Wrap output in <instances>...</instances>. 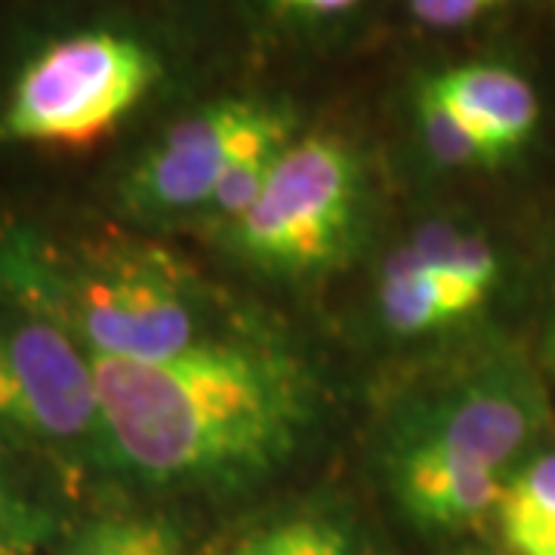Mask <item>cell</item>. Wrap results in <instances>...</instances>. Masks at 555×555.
I'll return each mask as SVG.
<instances>
[{"mask_svg":"<svg viewBox=\"0 0 555 555\" xmlns=\"http://www.w3.org/2000/svg\"><path fill=\"white\" fill-rule=\"evenodd\" d=\"M105 466L164 491H241L312 433L309 364L254 324L164 361L93 358Z\"/></svg>","mask_w":555,"mask_h":555,"instance_id":"cell-1","label":"cell"},{"mask_svg":"<svg viewBox=\"0 0 555 555\" xmlns=\"http://www.w3.org/2000/svg\"><path fill=\"white\" fill-rule=\"evenodd\" d=\"M546 423L550 401L534 367L496 352L401 401L379 436V469L416 531L463 534L494 518L506 478Z\"/></svg>","mask_w":555,"mask_h":555,"instance_id":"cell-2","label":"cell"},{"mask_svg":"<svg viewBox=\"0 0 555 555\" xmlns=\"http://www.w3.org/2000/svg\"><path fill=\"white\" fill-rule=\"evenodd\" d=\"M0 291L62 324L90 358L164 361L244 327L167 247L112 241L56 257L38 241L0 247Z\"/></svg>","mask_w":555,"mask_h":555,"instance_id":"cell-3","label":"cell"},{"mask_svg":"<svg viewBox=\"0 0 555 555\" xmlns=\"http://www.w3.org/2000/svg\"><path fill=\"white\" fill-rule=\"evenodd\" d=\"M367 222V173L334 133L294 137L257 204L219 235L229 254L266 278L312 281L343 269Z\"/></svg>","mask_w":555,"mask_h":555,"instance_id":"cell-4","label":"cell"},{"mask_svg":"<svg viewBox=\"0 0 555 555\" xmlns=\"http://www.w3.org/2000/svg\"><path fill=\"white\" fill-rule=\"evenodd\" d=\"M158 78V56L142 40L115 31L62 38L22 68L0 115V133L31 145H93L145 100Z\"/></svg>","mask_w":555,"mask_h":555,"instance_id":"cell-5","label":"cell"},{"mask_svg":"<svg viewBox=\"0 0 555 555\" xmlns=\"http://www.w3.org/2000/svg\"><path fill=\"white\" fill-rule=\"evenodd\" d=\"M0 433L62 460L105 466L93 358L53 318L0 302Z\"/></svg>","mask_w":555,"mask_h":555,"instance_id":"cell-6","label":"cell"},{"mask_svg":"<svg viewBox=\"0 0 555 555\" xmlns=\"http://www.w3.org/2000/svg\"><path fill=\"white\" fill-rule=\"evenodd\" d=\"M503 266L491 241L454 219H429L383 257L374 284L379 327L398 339L444 334L491 299Z\"/></svg>","mask_w":555,"mask_h":555,"instance_id":"cell-7","label":"cell"},{"mask_svg":"<svg viewBox=\"0 0 555 555\" xmlns=\"http://www.w3.org/2000/svg\"><path fill=\"white\" fill-rule=\"evenodd\" d=\"M294 130L291 112L254 100H219L177 120L137 160L124 201L142 217L204 210L219 179L259 139Z\"/></svg>","mask_w":555,"mask_h":555,"instance_id":"cell-8","label":"cell"},{"mask_svg":"<svg viewBox=\"0 0 555 555\" xmlns=\"http://www.w3.org/2000/svg\"><path fill=\"white\" fill-rule=\"evenodd\" d=\"M426 83L506 155L518 152L537 130L540 102L534 87L513 68L473 62L448 68Z\"/></svg>","mask_w":555,"mask_h":555,"instance_id":"cell-9","label":"cell"},{"mask_svg":"<svg viewBox=\"0 0 555 555\" xmlns=\"http://www.w3.org/2000/svg\"><path fill=\"white\" fill-rule=\"evenodd\" d=\"M491 525L503 555H555V451L518 463Z\"/></svg>","mask_w":555,"mask_h":555,"instance_id":"cell-10","label":"cell"},{"mask_svg":"<svg viewBox=\"0 0 555 555\" xmlns=\"http://www.w3.org/2000/svg\"><path fill=\"white\" fill-rule=\"evenodd\" d=\"M219 555H371V550L346 518L306 506L250 525Z\"/></svg>","mask_w":555,"mask_h":555,"instance_id":"cell-11","label":"cell"},{"mask_svg":"<svg viewBox=\"0 0 555 555\" xmlns=\"http://www.w3.org/2000/svg\"><path fill=\"white\" fill-rule=\"evenodd\" d=\"M189 540L164 509H112L75 528L53 555H185Z\"/></svg>","mask_w":555,"mask_h":555,"instance_id":"cell-12","label":"cell"},{"mask_svg":"<svg viewBox=\"0 0 555 555\" xmlns=\"http://www.w3.org/2000/svg\"><path fill=\"white\" fill-rule=\"evenodd\" d=\"M416 118H420L426 152L441 167L476 170V167H496L509 158L496 142H491L463 118L451 102L441 100L426 80L416 90Z\"/></svg>","mask_w":555,"mask_h":555,"instance_id":"cell-13","label":"cell"},{"mask_svg":"<svg viewBox=\"0 0 555 555\" xmlns=\"http://www.w3.org/2000/svg\"><path fill=\"white\" fill-rule=\"evenodd\" d=\"M291 139H294V130L259 139L257 145H250V149L229 167V173L219 179L217 192L207 201V207L201 210L214 229H219V232L229 229L232 222H238V219L257 204V198L262 195V189H266V182L272 177V167H275L281 149H284Z\"/></svg>","mask_w":555,"mask_h":555,"instance_id":"cell-14","label":"cell"},{"mask_svg":"<svg viewBox=\"0 0 555 555\" xmlns=\"http://www.w3.org/2000/svg\"><path fill=\"white\" fill-rule=\"evenodd\" d=\"M56 518L0 456V555H40L53 540Z\"/></svg>","mask_w":555,"mask_h":555,"instance_id":"cell-15","label":"cell"},{"mask_svg":"<svg viewBox=\"0 0 555 555\" xmlns=\"http://www.w3.org/2000/svg\"><path fill=\"white\" fill-rule=\"evenodd\" d=\"M503 0H408V10L420 25L429 28H460L469 25Z\"/></svg>","mask_w":555,"mask_h":555,"instance_id":"cell-16","label":"cell"},{"mask_svg":"<svg viewBox=\"0 0 555 555\" xmlns=\"http://www.w3.org/2000/svg\"><path fill=\"white\" fill-rule=\"evenodd\" d=\"M275 3L302 16H337V13L352 10L358 0H275Z\"/></svg>","mask_w":555,"mask_h":555,"instance_id":"cell-17","label":"cell"},{"mask_svg":"<svg viewBox=\"0 0 555 555\" xmlns=\"http://www.w3.org/2000/svg\"><path fill=\"white\" fill-rule=\"evenodd\" d=\"M451 555H488V553H478V550H463V553H451Z\"/></svg>","mask_w":555,"mask_h":555,"instance_id":"cell-18","label":"cell"},{"mask_svg":"<svg viewBox=\"0 0 555 555\" xmlns=\"http://www.w3.org/2000/svg\"><path fill=\"white\" fill-rule=\"evenodd\" d=\"M553 361H555V327H553Z\"/></svg>","mask_w":555,"mask_h":555,"instance_id":"cell-19","label":"cell"}]
</instances>
